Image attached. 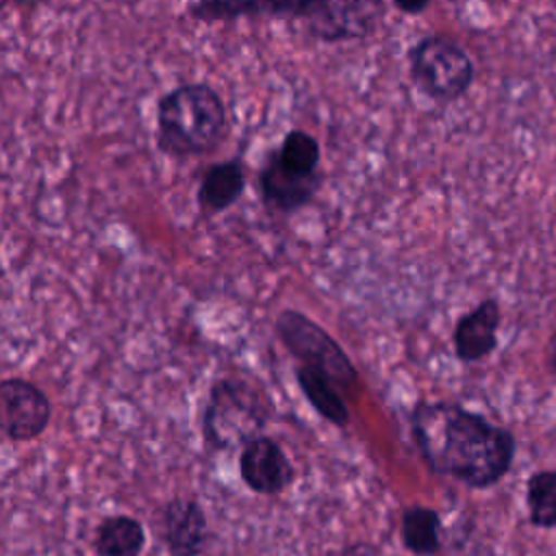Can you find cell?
I'll list each match as a JSON object with an SVG mask.
<instances>
[{
    "instance_id": "5b68a950",
    "label": "cell",
    "mask_w": 556,
    "mask_h": 556,
    "mask_svg": "<svg viewBox=\"0 0 556 556\" xmlns=\"http://www.w3.org/2000/svg\"><path fill=\"white\" fill-rule=\"evenodd\" d=\"M415 85L437 102L460 98L473 83V63L467 52L443 35L424 37L408 54Z\"/></svg>"
},
{
    "instance_id": "277c9868",
    "label": "cell",
    "mask_w": 556,
    "mask_h": 556,
    "mask_svg": "<svg viewBox=\"0 0 556 556\" xmlns=\"http://www.w3.org/2000/svg\"><path fill=\"white\" fill-rule=\"evenodd\" d=\"M280 343L300 361L330 378L341 391L358 389V371L345 350L308 315L282 308L274 321Z\"/></svg>"
},
{
    "instance_id": "d6986e66",
    "label": "cell",
    "mask_w": 556,
    "mask_h": 556,
    "mask_svg": "<svg viewBox=\"0 0 556 556\" xmlns=\"http://www.w3.org/2000/svg\"><path fill=\"white\" fill-rule=\"evenodd\" d=\"M324 2L326 0H261L263 13L291 17H311L324 7Z\"/></svg>"
},
{
    "instance_id": "7a4b0ae2",
    "label": "cell",
    "mask_w": 556,
    "mask_h": 556,
    "mask_svg": "<svg viewBox=\"0 0 556 556\" xmlns=\"http://www.w3.org/2000/svg\"><path fill=\"white\" fill-rule=\"evenodd\" d=\"M226 122L224 102L211 85H180L159 100L156 146L180 159L206 154L222 141Z\"/></svg>"
},
{
    "instance_id": "4fadbf2b",
    "label": "cell",
    "mask_w": 556,
    "mask_h": 556,
    "mask_svg": "<svg viewBox=\"0 0 556 556\" xmlns=\"http://www.w3.org/2000/svg\"><path fill=\"white\" fill-rule=\"evenodd\" d=\"M295 380L317 415H321L337 428H345L350 424V408L341 395V389L330 378L308 365H298Z\"/></svg>"
},
{
    "instance_id": "5bb4252c",
    "label": "cell",
    "mask_w": 556,
    "mask_h": 556,
    "mask_svg": "<svg viewBox=\"0 0 556 556\" xmlns=\"http://www.w3.org/2000/svg\"><path fill=\"white\" fill-rule=\"evenodd\" d=\"M93 547L98 556H141L146 528L130 515H109L96 528Z\"/></svg>"
},
{
    "instance_id": "ac0fdd59",
    "label": "cell",
    "mask_w": 556,
    "mask_h": 556,
    "mask_svg": "<svg viewBox=\"0 0 556 556\" xmlns=\"http://www.w3.org/2000/svg\"><path fill=\"white\" fill-rule=\"evenodd\" d=\"M195 20H235L243 15H263L261 0H195L191 7Z\"/></svg>"
},
{
    "instance_id": "ffe728a7",
    "label": "cell",
    "mask_w": 556,
    "mask_h": 556,
    "mask_svg": "<svg viewBox=\"0 0 556 556\" xmlns=\"http://www.w3.org/2000/svg\"><path fill=\"white\" fill-rule=\"evenodd\" d=\"M393 4L404 13H421L430 0H393Z\"/></svg>"
},
{
    "instance_id": "2e32d148",
    "label": "cell",
    "mask_w": 556,
    "mask_h": 556,
    "mask_svg": "<svg viewBox=\"0 0 556 556\" xmlns=\"http://www.w3.org/2000/svg\"><path fill=\"white\" fill-rule=\"evenodd\" d=\"M526 504L534 528H556V471L543 469L528 478Z\"/></svg>"
},
{
    "instance_id": "3957f363",
    "label": "cell",
    "mask_w": 556,
    "mask_h": 556,
    "mask_svg": "<svg viewBox=\"0 0 556 556\" xmlns=\"http://www.w3.org/2000/svg\"><path fill=\"white\" fill-rule=\"evenodd\" d=\"M271 417V404L263 389L243 378H222L208 391L202 417L206 445L219 452L243 447L263 434Z\"/></svg>"
},
{
    "instance_id": "9a60e30c",
    "label": "cell",
    "mask_w": 556,
    "mask_h": 556,
    "mask_svg": "<svg viewBox=\"0 0 556 556\" xmlns=\"http://www.w3.org/2000/svg\"><path fill=\"white\" fill-rule=\"evenodd\" d=\"M402 545L417 556H432L441 549V517L430 506H408L400 523Z\"/></svg>"
},
{
    "instance_id": "6da1fadb",
    "label": "cell",
    "mask_w": 556,
    "mask_h": 556,
    "mask_svg": "<svg viewBox=\"0 0 556 556\" xmlns=\"http://www.w3.org/2000/svg\"><path fill=\"white\" fill-rule=\"evenodd\" d=\"M408 424L426 465L469 489L493 486L513 467V432L456 402H419Z\"/></svg>"
},
{
    "instance_id": "9c48e42d",
    "label": "cell",
    "mask_w": 556,
    "mask_h": 556,
    "mask_svg": "<svg viewBox=\"0 0 556 556\" xmlns=\"http://www.w3.org/2000/svg\"><path fill=\"white\" fill-rule=\"evenodd\" d=\"M208 536V521L195 497L176 495L161 508V539L169 556H202Z\"/></svg>"
},
{
    "instance_id": "52a82bcc",
    "label": "cell",
    "mask_w": 556,
    "mask_h": 556,
    "mask_svg": "<svg viewBox=\"0 0 556 556\" xmlns=\"http://www.w3.org/2000/svg\"><path fill=\"white\" fill-rule=\"evenodd\" d=\"M239 476L252 493L280 495L293 484L295 469L276 439L258 434L239 452Z\"/></svg>"
},
{
    "instance_id": "8fae6325",
    "label": "cell",
    "mask_w": 556,
    "mask_h": 556,
    "mask_svg": "<svg viewBox=\"0 0 556 556\" xmlns=\"http://www.w3.org/2000/svg\"><path fill=\"white\" fill-rule=\"evenodd\" d=\"M500 321L502 311L493 298L482 300L478 306L460 315L452 332L456 358L463 363H478L486 358L497 348Z\"/></svg>"
},
{
    "instance_id": "8992f818",
    "label": "cell",
    "mask_w": 556,
    "mask_h": 556,
    "mask_svg": "<svg viewBox=\"0 0 556 556\" xmlns=\"http://www.w3.org/2000/svg\"><path fill=\"white\" fill-rule=\"evenodd\" d=\"M52 417L48 395L24 378L0 382V426L9 441L26 443L46 432Z\"/></svg>"
},
{
    "instance_id": "30bf717a",
    "label": "cell",
    "mask_w": 556,
    "mask_h": 556,
    "mask_svg": "<svg viewBox=\"0 0 556 556\" xmlns=\"http://www.w3.org/2000/svg\"><path fill=\"white\" fill-rule=\"evenodd\" d=\"M319 185H321L319 172L315 174L291 172L278 161L276 152L267 156L258 174L261 198L267 208L278 213H293L306 206L315 198Z\"/></svg>"
},
{
    "instance_id": "7c38bea8",
    "label": "cell",
    "mask_w": 556,
    "mask_h": 556,
    "mask_svg": "<svg viewBox=\"0 0 556 556\" xmlns=\"http://www.w3.org/2000/svg\"><path fill=\"white\" fill-rule=\"evenodd\" d=\"M245 189V172L241 161H222L211 165L198 189V204L206 215L230 208Z\"/></svg>"
},
{
    "instance_id": "44dd1931",
    "label": "cell",
    "mask_w": 556,
    "mask_h": 556,
    "mask_svg": "<svg viewBox=\"0 0 556 556\" xmlns=\"http://www.w3.org/2000/svg\"><path fill=\"white\" fill-rule=\"evenodd\" d=\"M545 352H547V365H549V369L556 374V330H554V334L549 337Z\"/></svg>"
},
{
    "instance_id": "7402d4cb",
    "label": "cell",
    "mask_w": 556,
    "mask_h": 556,
    "mask_svg": "<svg viewBox=\"0 0 556 556\" xmlns=\"http://www.w3.org/2000/svg\"><path fill=\"white\" fill-rule=\"evenodd\" d=\"M15 4H22V7H33V4H39V2H46V0H11Z\"/></svg>"
},
{
    "instance_id": "ba28073f",
    "label": "cell",
    "mask_w": 556,
    "mask_h": 556,
    "mask_svg": "<svg viewBox=\"0 0 556 556\" xmlns=\"http://www.w3.org/2000/svg\"><path fill=\"white\" fill-rule=\"evenodd\" d=\"M387 13V0H326L313 13L311 33L324 41L358 39L374 33Z\"/></svg>"
},
{
    "instance_id": "e0dca14e",
    "label": "cell",
    "mask_w": 556,
    "mask_h": 556,
    "mask_svg": "<svg viewBox=\"0 0 556 556\" xmlns=\"http://www.w3.org/2000/svg\"><path fill=\"white\" fill-rule=\"evenodd\" d=\"M278 161L291 169V172H298V174H315L319 172V143L313 135L304 132V130H291L282 146L278 148L276 152Z\"/></svg>"
}]
</instances>
